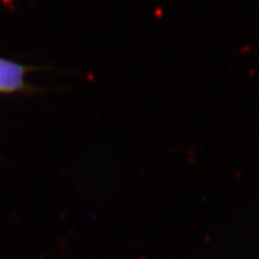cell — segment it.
Here are the masks:
<instances>
[{
	"instance_id": "1",
	"label": "cell",
	"mask_w": 259,
	"mask_h": 259,
	"mask_svg": "<svg viewBox=\"0 0 259 259\" xmlns=\"http://www.w3.org/2000/svg\"><path fill=\"white\" fill-rule=\"evenodd\" d=\"M34 70L36 69L0 57V94L36 92V88L28 82V74Z\"/></svg>"
}]
</instances>
